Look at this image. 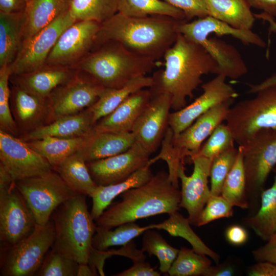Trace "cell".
<instances>
[{"label": "cell", "mask_w": 276, "mask_h": 276, "mask_svg": "<svg viewBox=\"0 0 276 276\" xmlns=\"http://www.w3.org/2000/svg\"><path fill=\"white\" fill-rule=\"evenodd\" d=\"M163 57L165 68L153 74L149 89L152 95L168 94L171 109L177 111L187 106V98H193L203 75L215 74L217 64L201 45L180 33Z\"/></svg>", "instance_id": "1"}, {"label": "cell", "mask_w": 276, "mask_h": 276, "mask_svg": "<svg viewBox=\"0 0 276 276\" xmlns=\"http://www.w3.org/2000/svg\"><path fill=\"white\" fill-rule=\"evenodd\" d=\"M185 21L163 15L131 17L118 12L101 24L91 51L113 40L133 53L157 61L174 44L178 27Z\"/></svg>", "instance_id": "2"}, {"label": "cell", "mask_w": 276, "mask_h": 276, "mask_svg": "<svg viewBox=\"0 0 276 276\" xmlns=\"http://www.w3.org/2000/svg\"><path fill=\"white\" fill-rule=\"evenodd\" d=\"M120 196V201L107 208L95 220L97 227L110 229L140 219L178 211L181 191L173 184L168 173L160 171L146 183Z\"/></svg>", "instance_id": "3"}, {"label": "cell", "mask_w": 276, "mask_h": 276, "mask_svg": "<svg viewBox=\"0 0 276 276\" xmlns=\"http://www.w3.org/2000/svg\"><path fill=\"white\" fill-rule=\"evenodd\" d=\"M157 61L129 51L109 40L90 52L73 67L85 73L105 88H120L146 75Z\"/></svg>", "instance_id": "4"}, {"label": "cell", "mask_w": 276, "mask_h": 276, "mask_svg": "<svg viewBox=\"0 0 276 276\" xmlns=\"http://www.w3.org/2000/svg\"><path fill=\"white\" fill-rule=\"evenodd\" d=\"M55 238L51 248L79 264H88L97 225L87 209L85 196L76 194L53 213Z\"/></svg>", "instance_id": "5"}, {"label": "cell", "mask_w": 276, "mask_h": 276, "mask_svg": "<svg viewBox=\"0 0 276 276\" xmlns=\"http://www.w3.org/2000/svg\"><path fill=\"white\" fill-rule=\"evenodd\" d=\"M234 101V99H231L211 108L175 136H173L169 127L162 142L160 152L149 159L148 165L151 166L159 159L165 160L168 165L169 178L175 186L179 188L177 172L180 165L184 164L186 157L194 156L204 141L226 120Z\"/></svg>", "instance_id": "6"}, {"label": "cell", "mask_w": 276, "mask_h": 276, "mask_svg": "<svg viewBox=\"0 0 276 276\" xmlns=\"http://www.w3.org/2000/svg\"><path fill=\"white\" fill-rule=\"evenodd\" d=\"M253 98L230 108L225 121L239 146L263 129H276V85L258 91Z\"/></svg>", "instance_id": "7"}, {"label": "cell", "mask_w": 276, "mask_h": 276, "mask_svg": "<svg viewBox=\"0 0 276 276\" xmlns=\"http://www.w3.org/2000/svg\"><path fill=\"white\" fill-rule=\"evenodd\" d=\"M55 238L54 223L36 224L33 232L19 243L1 249V276L36 275Z\"/></svg>", "instance_id": "8"}, {"label": "cell", "mask_w": 276, "mask_h": 276, "mask_svg": "<svg viewBox=\"0 0 276 276\" xmlns=\"http://www.w3.org/2000/svg\"><path fill=\"white\" fill-rule=\"evenodd\" d=\"M36 224L45 225L55 209L76 194L53 169L15 181Z\"/></svg>", "instance_id": "9"}, {"label": "cell", "mask_w": 276, "mask_h": 276, "mask_svg": "<svg viewBox=\"0 0 276 276\" xmlns=\"http://www.w3.org/2000/svg\"><path fill=\"white\" fill-rule=\"evenodd\" d=\"M238 148L243 154L248 198L258 197L276 166V129L259 130Z\"/></svg>", "instance_id": "10"}, {"label": "cell", "mask_w": 276, "mask_h": 276, "mask_svg": "<svg viewBox=\"0 0 276 276\" xmlns=\"http://www.w3.org/2000/svg\"><path fill=\"white\" fill-rule=\"evenodd\" d=\"M36 223L15 181L0 190L1 249L14 246L34 231Z\"/></svg>", "instance_id": "11"}, {"label": "cell", "mask_w": 276, "mask_h": 276, "mask_svg": "<svg viewBox=\"0 0 276 276\" xmlns=\"http://www.w3.org/2000/svg\"><path fill=\"white\" fill-rule=\"evenodd\" d=\"M105 88L85 73L78 71L47 98L53 121L78 113L93 105Z\"/></svg>", "instance_id": "12"}, {"label": "cell", "mask_w": 276, "mask_h": 276, "mask_svg": "<svg viewBox=\"0 0 276 276\" xmlns=\"http://www.w3.org/2000/svg\"><path fill=\"white\" fill-rule=\"evenodd\" d=\"M76 21L68 10L24 42L17 57L9 65L11 75L30 72L44 65L61 33Z\"/></svg>", "instance_id": "13"}, {"label": "cell", "mask_w": 276, "mask_h": 276, "mask_svg": "<svg viewBox=\"0 0 276 276\" xmlns=\"http://www.w3.org/2000/svg\"><path fill=\"white\" fill-rule=\"evenodd\" d=\"M101 24L77 21L60 35L45 64L73 67L92 50Z\"/></svg>", "instance_id": "14"}, {"label": "cell", "mask_w": 276, "mask_h": 276, "mask_svg": "<svg viewBox=\"0 0 276 276\" xmlns=\"http://www.w3.org/2000/svg\"><path fill=\"white\" fill-rule=\"evenodd\" d=\"M0 160L15 181L40 175L53 169L49 162L25 142L2 130Z\"/></svg>", "instance_id": "15"}, {"label": "cell", "mask_w": 276, "mask_h": 276, "mask_svg": "<svg viewBox=\"0 0 276 276\" xmlns=\"http://www.w3.org/2000/svg\"><path fill=\"white\" fill-rule=\"evenodd\" d=\"M226 78L222 75H216L201 85L203 93L193 102L170 113L169 127L173 136L183 131L211 108L238 97L239 94L234 88L226 82Z\"/></svg>", "instance_id": "16"}, {"label": "cell", "mask_w": 276, "mask_h": 276, "mask_svg": "<svg viewBox=\"0 0 276 276\" xmlns=\"http://www.w3.org/2000/svg\"><path fill=\"white\" fill-rule=\"evenodd\" d=\"M170 109L168 94L152 95L132 128L135 141L150 154L156 151L169 127Z\"/></svg>", "instance_id": "17"}, {"label": "cell", "mask_w": 276, "mask_h": 276, "mask_svg": "<svg viewBox=\"0 0 276 276\" xmlns=\"http://www.w3.org/2000/svg\"><path fill=\"white\" fill-rule=\"evenodd\" d=\"M190 159L194 165L190 176L186 174L184 164L180 165L177 172L181 183L179 206L187 210L190 224L197 226L199 216L211 195L208 177L212 160L203 156H196Z\"/></svg>", "instance_id": "18"}, {"label": "cell", "mask_w": 276, "mask_h": 276, "mask_svg": "<svg viewBox=\"0 0 276 276\" xmlns=\"http://www.w3.org/2000/svg\"><path fill=\"white\" fill-rule=\"evenodd\" d=\"M150 155L135 141L125 152L86 164L95 182L98 186H107L125 180L148 165Z\"/></svg>", "instance_id": "19"}, {"label": "cell", "mask_w": 276, "mask_h": 276, "mask_svg": "<svg viewBox=\"0 0 276 276\" xmlns=\"http://www.w3.org/2000/svg\"><path fill=\"white\" fill-rule=\"evenodd\" d=\"M10 101L18 130L25 134L53 121L47 98L31 94L13 85Z\"/></svg>", "instance_id": "20"}, {"label": "cell", "mask_w": 276, "mask_h": 276, "mask_svg": "<svg viewBox=\"0 0 276 276\" xmlns=\"http://www.w3.org/2000/svg\"><path fill=\"white\" fill-rule=\"evenodd\" d=\"M178 32L187 38L199 44L212 34L217 36L231 35L245 44L261 48L266 46L265 41L251 30L234 28L228 24L208 15L192 21H183L178 27Z\"/></svg>", "instance_id": "21"}, {"label": "cell", "mask_w": 276, "mask_h": 276, "mask_svg": "<svg viewBox=\"0 0 276 276\" xmlns=\"http://www.w3.org/2000/svg\"><path fill=\"white\" fill-rule=\"evenodd\" d=\"M78 71L73 67L45 64L30 72L12 75L10 80L13 85L31 94L47 98L56 88L70 80Z\"/></svg>", "instance_id": "22"}, {"label": "cell", "mask_w": 276, "mask_h": 276, "mask_svg": "<svg viewBox=\"0 0 276 276\" xmlns=\"http://www.w3.org/2000/svg\"><path fill=\"white\" fill-rule=\"evenodd\" d=\"M151 97L149 89L144 88L133 93L110 114L99 120L93 129L98 132H131Z\"/></svg>", "instance_id": "23"}, {"label": "cell", "mask_w": 276, "mask_h": 276, "mask_svg": "<svg viewBox=\"0 0 276 276\" xmlns=\"http://www.w3.org/2000/svg\"><path fill=\"white\" fill-rule=\"evenodd\" d=\"M95 125L90 108L75 114L59 117L44 126L22 135L24 142L47 136L71 138L89 134Z\"/></svg>", "instance_id": "24"}, {"label": "cell", "mask_w": 276, "mask_h": 276, "mask_svg": "<svg viewBox=\"0 0 276 276\" xmlns=\"http://www.w3.org/2000/svg\"><path fill=\"white\" fill-rule=\"evenodd\" d=\"M71 0H29L23 11L22 44L69 10Z\"/></svg>", "instance_id": "25"}, {"label": "cell", "mask_w": 276, "mask_h": 276, "mask_svg": "<svg viewBox=\"0 0 276 276\" xmlns=\"http://www.w3.org/2000/svg\"><path fill=\"white\" fill-rule=\"evenodd\" d=\"M135 141L131 132H98L93 128L77 152L88 163L125 152Z\"/></svg>", "instance_id": "26"}, {"label": "cell", "mask_w": 276, "mask_h": 276, "mask_svg": "<svg viewBox=\"0 0 276 276\" xmlns=\"http://www.w3.org/2000/svg\"><path fill=\"white\" fill-rule=\"evenodd\" d=\"M201 45L217 64L215 74L231 79H237L246 74L247 66L241 54L231 44L214 37L203 39Z\"/></svg>", "instance_id": "27"}, {"label": "cell", "mask_w": 276, "mask_h": 276, "mask_svg": "<svg viewBox=\"0 0 276 276\" xmlns=\"http://www.w3.org/2000/svg\"><path fill=\"white\" fill-rule=\"evenodd\" d=\"M150 167L147 165L142 167L121 182L107 186H98L90 196L93 200L90 214L94 220H96L100 216L116 197L150 180L154 175Z\"/></svg>", "instance_id": "28"}, {"label": "cell", "mask_w": 276, "mask_h": 276, "mask_svg": "<svg viewBox=\"0 0 276 276\" xmlns=\"http://www.w3.org/2000/svg\"><path fill=\"white\" fill-rule=\"evenodd\" d=\"M208 15L232 27L251 30L256 17L246 0H204Z\"/></svg>", "instance_id": "29"}, {"label": "cell", "mask_w": 276, "mask_h": 276, "mask_svg": "<svg viewBox=\"0 0 276 276\" xmlns=\"http://www.w3.org/2000/svg\"><path fill=\"white\" fill-rule=\"evenodd\" d=\"M23 12H0V67L10 65L22 44Z\"/></svg>", "instance_id": "30"}, {"label": "cell", "mask_w": 276, "mask_h": 276, "mask_svg": "<svg viewBox=\"0 0 276 276\" xmlns=\"http://www.w3.org/2000/svg\"><path fill=\"white\" fill-rule=\"evenodd\" d=\"M53 169L78 194L90 197L98 186L93 180L86 162L78 152L66 158Z\"/></svg>", "instance_id": "31"}, {"label": "cell", "mask_w": 276, "mask_h": 276, "mask_svg": "<svg viewBox=\"0 0 276 276\" xmlns=\"http://www.w3.org/2000/svg\"><path fill=\"white\" fill-rule=\"evenodd\" d=\"M153 84L152 76H142L134 79L118 88H105L96 103L90 107L95 124L112 112L133 93L150 87Z\"/></svg>", "instance_id": "32"}, {"label": "cell", "mask_w": 276, "mask_h": 276, "mask_svg": "<svg viewBox=\"0 0 276 276\" xmlns=\"http://www.w3.org/2000/svg\"><path fill=\"white\" fill-rule=\"evenodd\" d=\"M273 182L261 193V205L258 212L246 219V222L262 240L267 242L276 234V166Z\"/></svg>", "instance_id": "33"}, {"label": "cell", "mask_w": 276, "mask_h": 276, "mask_svg": "<svg viewBox=\"0 0 276 276\" xmlns=\"http://www.w3.org/2000/svg\"><path fill=\"white\" fill-rule=\"evenodd\" d=\"M87 135L71 138L47 136L25 142L45 158L53 168L69 156L77 152L85 143Z\"/></svg>", "instance_id": "34"}, {"label": "cell", "mask_w": 276, "mask_h": 276, "mask_svg": "<svg viewBox=\"0 0 276 276\" xmlns=\"http://www.w3.org/2000/svg\"><path fill=\"white\" fill-rule=\"evenodd\" d=\"M190 225L188 218H185L178 211L169 214V218L161 223L149 224L150 229L165 230L171 236L185 239L192 245L194 251L209 256L218 263L220 259L219 255L206 246Z\"/></svg>", "instance_id": "35"}, {"label": "cell", "mask_w": 276, "mask_h": 276, "mask_svg": "<svg viewBox=\"0 0 276 276\" xmlns=\"http://www.w3.org/2000/svg\"><path fill=\"white\" fill-rule=\"evenodd\" d=\"M118 12L131 17L163 15L188 21L182 10L161 0H119Z\"/></svg>", "instance_id": "36"}, {"label": "cell", "mask_w": 276, "mask_h": 276, "mask_svg": "<svg viewBox=\"0 0 276 276\" xmlns=\"http://www.w3.org/2000/svg\"><path fill=\"white\" fill-rule=\"evenodd\" d=\"M238 149L236 161L224 182L221 195L233 206L245 209L249 207L246 176L243 154Z\"/></svg>", "instance_id": "37"}, {"label": "cell", "mask_w": 276, "mask_h": 276, "mask_svg": "<svg viewBox=\"0 0 276 276\" xmlns=\"http://www.w3.org/2000/svg\"><path fill=\"white\" fill-rule=\"evenodd\" d=\"M149 229V225L140 226L134 222L122 224L113 230L96 227L92 246L99 250H106L111 246H123Z\"/></svg>", "instance_id": "38"}, {"label": "cell", "mask_w": 276, "mask_h": 276, "mask_svg": "<svg viewBox=\"0 0 276 276\" xmlns=\"http://www.w3.org/2000/svg\"><path fill=\"white\" fill-rule=\"evenodd\" d=\"M119 0H71L69 11L76 21L102 24L118 12Z\"/></svg>", "instance_id": "39"}, {"label": "cell", "mask_w": 276, "mask_h": 276, "mask_svg": "<svg viewBox=\"0 0 276 276\" xmlns=\"http://www.w3.org/2000/svg\"><path fill=\"white\" fill-rule=\"evenodd\" d=\"M211 266L207 256L181 247L168 274L170 276L204 275Z\"/></svg>", "instance_id": "40"}, {"label": "cell", "mask_w": 276, "mask_h": 276, "mask_svg": "<svg viewBox=\"0 0 276 276\" xmlns=\"http://www.w3.org/2000/svg\"><path fill=\"white\" fill-rule=\"evenodd\" d=\"M141 250L148 254L150 257L154 255L159 260L161 273H168L179 252L153 229H149L143 233Z\"/></svg>", "instance_id": "41"}, {"label": "cell", "mask_w": 276, "mask_h": 276, "mask_svg": "<svg viewBox=\"0 0 276 276\" xmlns=\"http://www.w3.org/2000/svg\"><path fill=\"white\" fill-rule=\"evenodd\" d=\"M79 263L52 248L36 274L38 276H77Z\"/></svg>", "instance_id": "42"}, {"label": "cell", "mask_w": 276, "mask_h": 276, "mask_svg": "<svg viewBox=\"0 0 276 276\" xmlns=\"http://www.w3.org/2000/svg\"><path fill=\"white\" fill-rule=\"evenodd\" d=\"M238 149L233 146L215 156L210 170L211 193L221 195L224 182L236 161Z\"/></svg>", "instance_id": "43"}, {"label": "cell", "mask_w": 276, "mask_h": 276, "mask_svg": "<svg viewBox=\"0 0 276 276\" xmlns=\"http://www.w3.org/2000/svg\"><path fill=\"white\" fill-rule=\"evenodd\" d=\"M11 76L9 65L0 67V126L1 130L16 135L18 130L10 105L11 90L9 81Z\"/></svg>", "instance_id": "44"}, {"label": "cell", "mask_w": 276, "mask_h": 276, "mask_svg": "<svg viewBox=\"0 0 276 276\" xmlns=\"http://www.w3.org/2000/svg\"><path fill=\"white\" fill-rule=\"evenodd\" d=\"M235 140L227 125H219L210 135L206 142L192 157L203 156L213 159L215 156L234 146Z\"/></svg>", "instance_id": "45"}, {"label": "cell", "mask_w": 276, "mask_h": 276, "mask_svg": "<svg viewBox=\"0 0 276 276\" xmlns=\"http://www.w3.org/2000/svg\"><path fill=\"white\" fill-rule=\"evenodd\" d=\"M233 206L221 195H211L198 219L197 226L211 221L233 216Z\"/></svg>", "instance_id": "46"}, {"label": "cell", "mask_w": 276, "mask_h": 276, "mask_svg": "<svg viewBox=\"0 0 276 276\" xmlns=\"http://www.w3.org/2000/svg\"><path fill=\"white\" fill-rule=\"evenodd\" d=\"M163 1L182 10L188 21L194 18H202L208 15L204 0Z\"/></svg>", "instance_id": "47"}, {"label": "cell", "mask_w": 276, "mask_h": 276, "mask_svg": "<svg viewBox=\"0 0 276 276\" xmlns=\"http://www.w3.org/2000/svg\"><path fill=\"white\" fill-rule=\"evenodd\" d=\"M254 14L256 18L261 19L268 22L269 25V31L270 33L276 32V22L274 21V18L263 12L260 14ZM274 85H276V75L268 78L259 83L250 84L249 89L247 93L248 94H256L261 89Z\"/></svg>", "instance_id": "48"}, {"label": "cell", "mask_w": 276, "mask_h": 276, "mask_svg": "<svg viewBox=\"0 0 276 276\" xmlns=\"http://www.w3.org/2000/svg\"><path fill=\"white\" fill-rule=\"evenodd\" d=\"M161 272L157 271L145 261L133 262L128 269L114 274V276H160Z\"/></svg>", "instance_id": "49"}, {"label": "cell", "mask_w": 276, "mask_h": 276, "mask_svg": "<svg viewBox=\"0 0 276 276\" xmlns=\"http://www.w3.org/2000/svg\"><path fill=\"white\" fill-rule=\"evenodd\" d=\"M255 259L259 261H269L276 264V234L265 245L252 251Z\"/></svg>", "instance_id": "50"}, {"label": "cell", "mask_w": 276, "mask_h": 276, "mask_svg": "<svg viewBox=\"0 0 276 276\" xmlns=\"http://www.w3.org/2000/svg\"><path fill=\"white\" fill-rule=\"evenodd\" d=\"M249 276H276V264L266 261H259L248 270Z\"/></svg>", "instance_id": "51"}, {"label": "cell", "mask_w": 276, "mask_h": 276, "mask_svg": "<svg viewBox=\"0 0 276 276\" xmlns=\"http://www.w3.org/2000/svg\"><path fill=\"white\" fill-rule=\"evenodd\" d=\"M225 235L228 241L235 245L244 244L248 238L246 230L238 225L229 226L226 231Z\"/></svg>", "instance_id": "52"}, {"label": "cell", "mask_w": 276, "mask_h": 276, "mask_svg": "<svg viewBox=\"0 0 276 276\" xmlns=\"http://www.w3.org/2000/svg\"><path fill=\"white\" fill-rule=\"evenodd\" d=\"M251 8L261 10L262 12L274 18L276 17V0H246Z\"/></svg>", "instance_id": "53"}, {"label": "cell", "mask_w": 276, "mask_h": 276, "mask_svg": "<svg viewBox=\"0 0 276 276\" xmlns=\"http://www.w3.org/2000/svg\"><path fill=\"white\" fill-rule=\"evenodd\" d=\"M26 4V0H0V12L7 13L22 12Z\"/></svg>", "instance_id": "54"}, {"label": "cell", "mask_w": 276, "mask_h": 276, "mask_svg": "<svg viewBox=\"0 0 276 276\" xmlns=\"http://www.w3.org/2000/svg\"><path fill=\"white\" fill-rule=\"evenodd\" d=\"M234 268L228 264L212 266L208 270L205 276H231L234 274Z\"/></svg>", "instance_id": "55"}, {"label": "cell", "mask_w": 276, "mask_h": 276, "mask_svg": "<svg viewBox=\"0 0 276 276\" xmlns=\"http://www.w3.org/2000/svg\"><path fill=\"white\" fill-rule=\"evenodd\" d=\"M97 275V272L94 270L87 264H79L77 276Z\"/></svg>", "instance_id": "56"}, {"label": "cell", "mask_w": 276, "mask_h": 276, "mask_svg": "<svg viewBox=\"0 0 276 276\" xmlns=\"http://www.w3.org/2000/svg\"><path fill=\"white\" fill-rule=\"evenodd\" d=\"M29 1V0H26L27 2L28 1Z\"/></svg>", "instance_id": "57"}]
</instances>
